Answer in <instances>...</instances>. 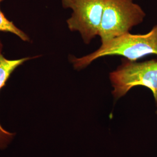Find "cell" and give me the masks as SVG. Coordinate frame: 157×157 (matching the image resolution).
Masks as SVG:
<instances>
[{
    "instance_id": "52a82bcc",
    "label": "cell",
    "mask_w": 157,
    "mask_h": 157,
    "mask_svg": "<svg viewBox=\"0 0 157 157\" xmlns=\"http://www.w3.org/2000/svg\"></svg>"
},
{
    "instance_id": "277c9868",
    "label": "cell",
    "mask_w": 157,
    "mask_h": 157,
    "mask_svg": "<svg viewBox=\"0 0 157 157\" xmlns=\"http://www.w3.org/2000/svg\"><path fill=\"white\" fill-rule=\"evenodd\" d=\"M107 0H61L62 6L72 10L67 23L72 32H78L83 41L89 44L98 36Z\"/></svg>"
},
{
    "instance_id": "5b68a950",
    "label": "cell",
    "mask_w": 157,
    "mask_h": 157,
    "mask_svg": "<svg viewBox=\"0 0 157 157\" xmlns=\"http://www.w3.org/2000/svg\"><path fill=\"white\" fill-rule=\"evenodd\" d=\"M2 45L0 41V91L6 86L12 72L23 63L31 59L32 57H26L18 59L10 60L3 56ZM15 134L6 130L0 124V150L7 148L11 143Z\"/></svg>"
},
{
    "instance_id": "6da1fadb",
    "label": "cell",
    "mask_w": 157,
    "mask_h": 157,
    "mask_svg": "<svg viewBox=\"0 0 157 157\" xmlns=\"http://www.w3.org/2000/svg\"><path fill=\"white\" fill-rule=\"evenodd\" d=\"M148 55L157 56V25L147 33L122 34L102 43L98 50L90 54L81 58L72 57L70 60L75 69L80 70L102 56H119L136 61Z\"/></svg>"
},
{
    "instance_id": "8992f818",
    "label": "cell",
    "mask_w": 157,
    "mask_h": 157,
    "mask_svg": "<svg viewBox=\"0 0 157 157\" xmlns=\"http://www.w3.org/2000/svg\"><path fill=\"white\" fill-rule=\"evenodd\" d=\"M3 0H0V4ZM0 32L11 33L18 36L24 41H30V39L28 36L22 30L17 28L16 25L12 21H9L4 13L1 10L0 6Z\"/></svg>"
},
{
    "instance_id": "7a4b0ae2",
    "label": "cell",
    "mask_w": 157,
    "mask_h": 157,
    "mask_svg": "<svg viewBox=\"0 0 157 157\" xmlns=\"http://www.w3.org/2000/svg\"><path fill=\"white\" fill-rule=\"evenodd\" d=\"M145 17L146 13L134 0H107L98 31L101 43L129 33Z\"/></svg>"
},
{
    "instance_id": "3957f363",
    "label": "cell",
    "mask_w": 157,
    "mask_h": 157,
    "mask_svg": "<svg viewBox=\"0 0 157 157\" xmlns=\"http://www.w3.org/2000/svg\"><path fill=\"white\" fill-rule=\"evenodd\" d=\"M115 99L126 95L136 86H144L152 93L157 104V61L137 62L122 59V64L109 75Z\"/></svg>"
}]
</instances>
